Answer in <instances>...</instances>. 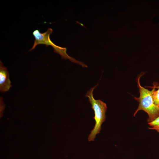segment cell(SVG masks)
I'll list each match as a JSON object with an SVG mask.
<instances>
[{
  "label": "cell",
  "instance_id": "obj_3",
  "mask_svg": "<svg viewBox=\"0 0 159 159\" xmlns=\"http://www.w3.org/2000/svg\"><path fill=\"white\" fill-rule=\"evenodd\" d=\"M52 29L48 28L47 30L43 33H41L38 29H36L33 32V34L35 38L34 42L32 48L29 51L34 49L39 44H45L47 47L51 46L54 49V51L58 54L62 47L54 44L50 39V35L52 32Z\"/></svg>",
  "mask_w": 159,
  "mask_h": 159
},
{
  "label": "cell",
  "instance_id": "obj_2",
  "mask_svg": "<svg viewBox=\"0 0 159 159\" xmlns=\"http://www.w3.org/2000/svg\"><path fill=\"white\" fill-rule=\"evenodd\" d=\"M97 85L91 88L85 96L88 97L92 108L94 111V119L95 120V126L88 136L89 141H94L96 135L100 133L101 125L106 119L105 113L107 109L106 104L100 100H95L93 97V90Z\"/></svg>",
  "mask_w": 159,
  "mask_h": 159
},
{
  "label": "cell",
  "instance_id": "obj_5",
  "mask_svg": "<svg viewBox=\"0 0 159 159\" xmlns=\"http://www.w3.org/2000/svg\"><path fill=\"white\" fill-rule=\"evenodd\" d=\"M155 88L153 89L152 97L154 104L159 107V89L157 90H155Z\"/></svg>",
  "mask_w": 159,
  "mask_h": 159
},
{
  "label": "cell",
  "instance_id": "obj_6",
  "mask_svg": "<svg viewBox=\"0 0 159 159\" xmlns=\"http://www.w3.org/2000/svg\"><path fill=\"white\" fill-rule=\"evenodd\" d=\"M150 126L148 128L150 129L156 130L159 132V117L152 122L148 123Z\"/></svg>",
  "mask_w": 159,
  "mask_h": 159
},
{
  "label": "cell",
  "instance_id": "obj_7",
  "mask_svg": "<svg viewBox=\"0 0 159 159\" xmlns=\"http://www.w3.org/2000/svg\"><path fill=\"white\" fill-rule=\"evenodd\" d=\"M153 88H158L159 89V85H154L153 87Z\"/></svg>",
  "mask_w": 159,
  "mask_h": 159
},
{
  "label": "cell",
  "instance_id": "obj_1",
  "mask_svg": "<svg viewBox=\"0 0 159 159\" xmlns=\"http://www.w3.org/2000/svg\"><path fill=\"white\" fill-rule=\"evenodd\" d=\"M141 76L138 77L137 80L140 97L138 98L135 97V99L139 102V104L137 109L134 114V116H135L139 111L143 110L148 114V118L147 121L148 123L159 117V107L154 103L152 97L153 90L151 91L149 90L141 85L140 82Z\"/></svg>",
  "mask_w": 159,
  "mask_h": 159
},
{
  "label": "cell",
  "instance_id": "obj_4",
  "mask_svg": "<svg viewBox=\"0 0 159 159\" xmlns=\"http://www.w3.org/2000/svg\"><path fill=\"white\" fill-rule=\"evenodd\" d=\"M12 86L7 68L0 61V91L4 92L9 90Z\"/></svg>",
  "mask_w": 159,
  "mask_h": 159
}]
</instances>
